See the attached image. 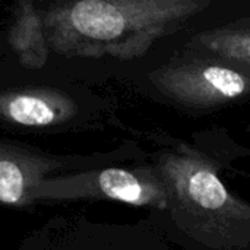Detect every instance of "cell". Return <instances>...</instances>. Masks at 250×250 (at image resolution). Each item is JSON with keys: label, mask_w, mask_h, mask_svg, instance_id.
<instances>
[{"label": "cell", "mask_w": 250, "mask_h": 250, "mask_svg": "<svg viewBox=\"0 0 250 250\" xmlns=\"http://www.w3.org/2000/svg\"><path fill=\"white\" fill-rule=\"evenodd\" d=\"M76 114L75 100L54 88L28 86L0 91V122L13 127H59L69 123Z\"/></svg>", "instance_id": "8992f818"}, {"label": "cell", "mask_w": 250, "mask_h": 250, "mask_svg": "<svg viewBox=\"0 0 250 250\" xmlns=\"http://www.w3.org/2000/svg\"><path fill=\"white\" fill-rule=\"evenodd\" d=\"M78 166L66 157L0 141V204L28 207L32 204L29 193L41 180Z\"/></svg>", "instance_id": "5b68a950"}, {"label": "cell", "mask_w": 250, "mask_h": 250, "mask_svg": "<svg viewBox=\"0 0 250 250\" xmlns=\"http://www.w3.org/2000/svg\"><path fill=\"white\" fill-rule=\"evenodd\" d=\"M160 174L168 202L192 233L226 237L250 226V207L227 190L208 163L189 154H168L160 161Z\"/></svg>", "instance_id": "7a4b0ae2"}, {"label": "cell", "mask_w": 250, "mask_h": 250, "mask_svg": "<svg viewBox=\"0 0 250 250\" xmlns=\"http://www.w3.org/2000/svg\"><path fill=\"white\" fill-rule=\"evenodd\" d=\"M9 44L23 67L31 70L44 67L50 44L45 34L44 16L32 1L21 0L16 3L9 29Z\"/></svg>", "instance_id": "52a82bcc"}, {"label": "cell", "mask_w": 250, "mask_h": 250, "mask_svg": "<svg viewBox=\"0 0 250 250\" xmlns=\"http://www.w3.org/2000/svg\"><path fill=\"white\" fill-rule=\"evenodd\" d=\"M149 78L166 97L192 107L221 105L250 91V78L246 73L217 63L163 66Z\"/></svg>", "instance_id": "277c9868"}, {"label": "cell", "mask_w": 250, "mask_h": 250, "mask_svg": "<svg viewBox=\"0 0 250 250\" xmlns=\"http://www.w3.org/2000/svg\"><path fill=\"white\" fill-rule=\"evenodd\" d=\"M196 44L223 60L250 66V29H211L199 34Z\"/></svg>", "instance_id": "ba28073f"}, {"label": "cell", "mask_w": 250, "mask_h": 250, "mask_svg": "<svg viewBox=\"0 0 250 250\" xmlns=\"http://www.w3.org/2000/svg\"><path fill=\"white\" fill-rule=\"evenodd\" d=\"M37 201H116L133 207L168 208L167 190L160 176L149 170L103 168L59 174L41 180L29 193Z\"/></svg>", "instance_id": "3957f363"}, {"label": "cell", "mask_w": 250, "mask_h": 250, "mask_svg": "<svg viewBox=\"0 0 250 250\" xmlns=\"http://www.w3.org/2000/svg\"><path fill=\"white\" fill-rule=\"evenodd\" d=\"M208 6V0H79L54 3L42 16L56 53L130 60Z\"/></svg>", "instance_id": "6da1fadb"}]
</instances>
